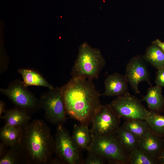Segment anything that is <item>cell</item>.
Here are the masks:
<instances>
[{
	"label": "cell",
	"instance_id": "obj_16",
	"mask_svg": "<svg viewBox=\"0 0 164 164\" xmlns=\"http://www.w3.org/2000/svg\"><path fill=\"white\" fill-rule=\"evenodd\" d=\"M18 72L22 76L24 84L27 87L34 86L43 87L49 89L54 88L40 73L33 69L20 68Z\"/></svg>",
	"mask_w": 164,
	"mask_h": 164
},
{
	"label": "cell",
	"instance_id": "obj_26",
	"mask_svg": "<svg viewBox=\"0 0 164 164\" xmlns=\"http://www.w3.org/2000/svg\"><path fill=\"white\" fill-rule=\"evenodd\" d=\"M8 146L2 141L0 143V157L5 154L9 150H7Z\"/></svg>",
	"mask_w": 164,
	"mask_h": 164
},
{
	"label": "cell",
	"instance_id": "obj_6",
	"mask_svg": "<svg viewBox=\"0 0 164 164\" xmlns=\"http://www.w3.org/2000/svg\"><path fill=\"white\" fill-rule=\"evenodd\" d=\"M39 100L48 121L57 125L65 122L67 114L61 87H54L43 93Z\"/></svg>",
	"mask_w": 164,
	"mask_h": 164
},
{
	"label": "cell",
	"instance_id": "obj_1",
	"mask_svg": "<svg viewBox=\"0 0 164 164\" xmlns=\"http://www.w3.org/2000/svg\"><path fill=\"white\" fill-rule=\"evenodd\" d=\"M61 87L67 115L80 124L91 123L102 105L92 80L72 77Z\"/></svg>",
	"mask_w": 164,
	"mask_h": 164
},
{
	"label": "cell",
	"instance_id": "obj_2",
	"mask_svg": "<svg viewBox=\"0 0 164 164\" xmlns=\"http://www.w3.org/2000/svg\"><path fill=\"white\" fill-rule=\"evenodd\" d=\"M19 143L26 164L52 163L54 138L44 121L34 120L23 126Z\"/></svg>",
	"mask_w": 164,
	"mask_h": 164
},
{
	"label": "cell",
	"instance_id": "obj_7",
	"mask_svg": "<svg viewBox=\"0 0 164 164\" xmlns=\"http://www.w3.org/2000/svg\"><path fill=\"white\" fill-rule=\"evenodd\" d=\"M0 92L6 96L17 107L30 114L41 109L39 99L27 89L23 81L15 80L7 87L0 88Z\"/></svg>",
	"mask_w": 164,
	"mask_h": 164
},
{
	"label": "cell",
	"instance_id": "obj_13",
	"mask_svg": "<svg viewBox=\"0 0 164 164\" xmlns=\"http://www.w3.org/2000/svg\"><path fill=\"white\" fill-rule=\"evenodd\" d=\"M141 101L146 103L149 111L159 113L164 111V98L160 87L156 85L148 88Z\"/></svg>",
	"mask_w": 164,
	"mask_h": 164
},
{
	"label": "cell",
	"instance_id": "obj_8",
	"mask_svg": "<svg viewBox=\"0 0 164 164\" xmlns=\"http://www.w3.org/2000/svg\"><path fill=\"white\" fill-rule=\"evenodd\" d=\"M121 118L109 104L102 105L91 123L90 130L92 136L116 135L120 127Z\"/></svg>",
	"mask_w": 164,
	"mask_h": 164
},
{
	"label": "cell",
	"instance_id": "obj_5",
	"mask_svg": "<svg viewBox=\"0 0 164 164\" xmlns=\"http://www.w3.org/2000/svg\"><path fill=\"white\" fill-rule=\"evenodd\" d=\"M92 137L87 151L98 154L108 163L129 164V153L120 143L116 135Z\"/></svg>",
	"mask_w": 164,
	"mask_h": 164
},
{
	"label": "cell",
	"instance_id": "obj_27",
	"mask_svg": "<svg viewBox=\"0 0 164 164\" xmlns=\"http://www.w3.org/2000/svg\"><path fill=\"white\" fill-rule=\"evenodd\" d=\"M152 43L159 46L164 53V42H162L159 39H157L152 41Z\"/></svg>",
	"mask_w": 164,
	"mask_h": 164
},
{
	"label": "cell",
	"instance_id": "obj_24",
	"mask_svg": "<svg viewBox=\"0 0 164 164\" xmlns=\"http://www.w3.org/2000/svg\"><path fill=\"white\" fill-rule=\"evenodd\" d=\"M86 158L83 159V164H104L105 163V159L98 154L88 150Z\"/></svg>",
	"mask_w": 164,
	"mask_h": 164
},
{
	"label": "cell",
	"instance_id": "obj_19",
	"mask_svg": "<svg viewBox=\"0 0 164 164\" xmlns=\"http://www.w3.org/2000/svg\"><path fill=\"white\" fill-rule=\"evenodd\" d=\"M116 136L121 145L129 153L137 148L139 138L122 125L120 126Z\"/></svg>",
	"mask_w": 164,
	"mask_h": 164
},
{
	"label": "cell",
	"instance_id": "obj_17",
	"mask_svg": "<svg viewBox=\"0 0 164 164\" xmlns=\"http://www.w3.org/2000/svg\"><path fill=\"white\" fill-rule=\"evenodd\" d=\"M143 57L145 61L158 70L164 68V53L157 45L152 44L148 47Z\"/></svg>",
	"mask_w": 164,
	"mask_h": 164
},
{
	"label": "cell",
	"instance_id": "obj_9",
	"mask_svg": "<svg viewBox=\"0 0 164 164\" xmlns=\"http://www.w3.org/2000/svg\"><path fill=\"white\" fill-rule=\"evenodd\" d=\"M121 118L127 119L145 120L149 112L139 100L129 93L117 97L109 104Z\"/></svg>",
	"mask_w": 164,
	"mask_h": 164
},
{
	"label": "cell",
	"instance_id": "obj_10",
	"mask_svg": "<svg viewBox=\"0 0 164 164\" xmlns=\"http://www.w3.org/2000/svg\"><path fill=\"white\" fill-rule=\"evenodd\" d=\"M143 56L137 55L132 57L127 63L125 77L132 90L136 94L140 93L139 83L145 81L151 84L150 79Z\"/></svg>",
	"mask_w": 164,
	"mask_h": 164
},
{
	"label": "cell",
	"instance_id": "obj_11",
	"mask_svg": "<svg viewBox=\"0 0 164 164\" xmlns=\"http://www.w3.org/2000/svg\"><path fill=\"white\" fill-rule=\"evenodd\" d=\"M128 81L125 75L114 73L108 75L104 82V96L118 97L128 92Z\"/></svg>",
	"mask_w": 164,
	"mask_h": 164
},
{
	"label": "cell",
	"instance_id": "obj_23",
	"mask_svg": "<svg viewBox=\"0 0 164 164\" xmlns=\"http://www.w3.org/2000/svg\"><path fill=\"white\" fill-rule=\"evenodd\" d=\"M128 162L130 164H159L158 159L149 155L138 148L129 153Z\"/></svg>",
	"mask_w": 164,
	"mask_h": 164
},
{
	"label": "cell",
	"instance_id": "obj_18",
	"mask_svg": "<svg viewBox=\"0 0 164 164\" xmlns=\"http://www.w3.org/2000/svg\"><path fill=\"white\" fill-rule=\"evenodd\" d=\"M22 127H16L6 124L1 129L2 141L10 147L19 142Z\"/></svg>",
	"mask_w": 164,
	"mask_h": 164
},
{
	"label": "cell",
	"instance_id": "obj_14",
	"mask_svg": "<svg viewBox=\"0 0 164 164\" xmlns=\"http://www.w3.org/2000/svg\"><path fill=\"white\" fill-rule=\"evenodd\" d=\"M0 119L5 120L6 124L16 127H22L30 121V114L22 109L15 107L5 110Z\"/></svg>",
	"mask_w": 164,
	"mask_h": 164
},
{
	"label": "cell",
	"instance_id": "obj_12",
	"mask_svg": "<svg viewBox=\"0 0 164 164\" xmlns=\"http://www.w3.org/2000/svg\"><path fill=\"white\" fill-rule=\"evenodd\" d=\"M164 148V138L150 131L139 138L137 148L149 155L158 159Z\"/></svg>",
	"mask_w": 164,
	"mask_h": 164
},
{
	"label": "cell",
	"instance_id": "obj_15",
	"mask_svg": "<svg viewBox=\"0 0 164 164\" xmlns=\"http://www.w3.org/2000/svg\"><path fill=\"white\" fill-rule=\"evenodd\" d=\"M71 137L81 151L88 150L93 137L88 125L81 124L78 125L75 124Z\"/></svg>",
	"mask_w": 164,
	"mask_h": 164
},
{
	"label": "cell",
	"instance_id": "obj_25",
	"mask_svg": "<svg viewBox=\"0 0 164 164\" xmlns=\"http://www.w3.org/2000/svg\"><path fill=\"white\" fill-rule=\"evenodd\" d=\"M155 81L157 85L161 87H164V68L158 70Z\"/></svg>",
	"mask_w": 164,
	"mask_h": 164
},
{
	"label": "cell",
	"instance_id": "obj_3",
	"mask_svg": "<svg viewBox=\"0 0 164 164\" xmlns=\"http://www.w3.org/2000/svg\"><path fill=\"white\" fill-rule=\"evenodd\" d=\"M105 65V60L100 50L83 43L79 47L71 75L72 77L91 80L98 79Z\"/></svg>",
	"mask_w": 164,
	"mask_h": 164
},
{
	"label": "cell",
	"instance_id": "obj_4",
	"mask_svg": "<svg viewBox=\"0 0 164 164\" xmlns=\"http://www.w3.org/2000/svg\"><path fill=\"white\" fill-rule=\"evenodd\" d=\"M81 151L63 125H58L54 138L55 157L52 163L83 164Z\"/></svg>",
	"mask_w": 164,
	"mask_h": 164
},
{
	"label": "cell",
	"instance_id": "obj_29",
	"mask_svg": "<svg viewBox=\"0 0 164 164\" xmlns=\"http://www.w3.org/2000/svg\"><path fill=\"white\" fill-rule=\"evenodd\" d=\"M159 164H164V148L162 151L158 158Z\"/></svg>",
	"mask_w": 164,
	"mask_h": 164
},
{
	"label": "cell",
	"instance_id": "obj_22",
	"mask_svg": "<svg viewBox=\"0 0 164 164\" xmlns=\"http://www.w3.org/2000/svg\"><path fill=\"white\" fill-rule=\"evenodd\" d=\"M122 125L138 138L150 131L147 123L145 120H126Z\"/></svg>",
	"mask_w": 164,
	"mask_h": 164
},
{
	"label": "cell",
	"instance_id": "obj_21",
	"mask_svg": "<svg viewBox=\"0 0 164 164\" xmlns=\"http://www.w3.org/2000/svg\"><path fill=\"white\" fill-rule=\"evenodd\" d=\"M151 132L161 137H164V115L149 111L145 120Z\"/></svg>",
	"mask_w": 164,
	"mask_h": 164
},
{
	"label": "cell",
	"instance_id": "obj_28",
	"mask_svg": "<svg viewBox=\"0 0 164 164\" xmlns=\"http://www.w3.org/2000/svg\"><path fill=\"white\" fill-rule=\"evenodd\" d=\"M5 110V103L2 100L0 101V117L3 113H4Z\"/></svg>",
	"mask_w": 164,
	"mask_h": 164
},
{
	"label": "cell",
	"instance_id": "obj_20",
	"mask_svg": "<svg viewBox=\"0 0 164 164\" xmlns=\"http://www.w3.org/2000/svg\"><path fill=\"white\" fill-rule=\"evenodd\" d=\"M26 163L20 145L18 143L10 147L7 152L0 157V164Z\"/></svg>",
	"mask_w": 164,
	"mask_h": 164
}]
</instances>
